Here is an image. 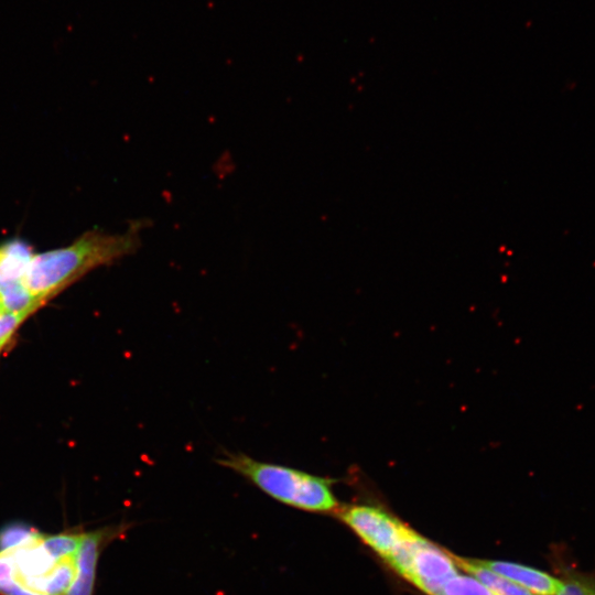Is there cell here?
Returning <instances> with one entry per match:
<instances>
[{"label":"cell","mask_w":595,"mask_h":595,"mask_svg":"<svg viewBox=\"0 0 595 595\" xmlns=\"http://www.w3.org/2000/svg\"><path fill=\"white\" fill-rule=\"evenodd\" d=\"M1 350V349H0Z\"/></svg>","instance_id":"cell-16"},{"label":"cell","mask_w":595,"mask_h":595,"mask_svg":"<svg viewBox=\"0 0 595 595\" xmlns=\"http://www.w3.org/2000/svg\"><path fill=\"white\" fill-rule=\"evenodd\" d=\"M28 315L25 313H0V349Z\"/></svg>","instance_id":"cell-12"},{"label":"cell","mask_w":595,"mask_h":595,"mask_svg":"<svg viewBox=\"0 0 595 595\" xmlns=\"http://www.w3.org/2000/svg\"><path fill=\"white\" fill-rule=\"evenodd\" d=\"M141 224L125 232L90 230L71 245L34 253L23 283L43 303L90 270L133 253L141 245Z\"/></svg>","instance_id":"cell-1"},{"label":"cell","mask_w":595,"mask_h":595,"mask_svg":"<svg viewBox=\"0 0 595 595\" xmlns=\"http://www.w3.org/2000/svg\"><path fill=\"white\" fill-rule=\"evenodd\" d=\"M589 589L576 581L564 582L556 595H588Z\"/></svg>","instance_id":"cell-13"},{"label":"cell","mask_w":595,"mask_h":595,"mask_svg":"<svg viewBox=\"0 0 595 595\" xmlns=\"http://www.w3.org/2000/svg\"><path fill=\"white\" fill-rule=\"evenodd\" d=\"M4 312L3 309H2V305H1V301H0V313Z\"/></svg>","instance_id":"cell-14"},{"label":"cell","mask_w":595,"mask_h":595,"mask_svg":"<svg viewBox=\"0 0 595 595\" xmlns=\"http://www.w3.org/2000/svg\"><path fill=\"white\" fill-rule=\"evenodd\" d=\"M338 516L385 560L409 531L404 523L378 507L350 506Z\"/></svg>","instance_id":"cell-3"},{"label":"cell","mask_w":595,"mask_h":595,"mask_svg":"<svg viewBox=\"0 0 595 595\" xmlns=\"http://www.w3.org/2000/svg\"><path fill=\"white\" fill-rule=\"evenodd\" d=\"M437 595H495L477 578L468 575L451 577L440 588Z\"/></svg>","instance_id":"cell-10"},{"label":"cell","mask_w":595,"mask_h":595,"mask_svg":"<svg viewBox=\"0 0 595 595\" xmlns=\"http://www.w3.org/2000/svg\"><path fill=\"white\" fill-rule=\"evenodd\" d=\"M126 529L125 524L108 526L83 533L77 554L76 577L66 595H94L99 555L105 547Z\"/></svg>","instance_id":"cell-5"},{"label":"cell","mask_w":595,"mask_h":595,"mask_svg":"<svg viewBox=\"0 0 595 595\" xmlns=\"http://www.w3.org/2000/svg\"><path fill=\"white\" fill-rule=\"evenodd\" d=\"M217 462L284 505L315 512L332 511L338 506L327 478L257 461L244 453H226Z\"/></svg>","instance_id":"cell-2"},{"label":"cell","mask_w":595,"mask_h":595,"mask_svg":"<svg viewBox=\"0 0 595 595\" xmlns=\"http://www.w3.org/2000/svg\"><path fill=\"white\" fill-rule=\"evenodd\" d=\"M36 528L21 521L9 522L0 527V551L24 542L36 532Z\"/></svg>","instance_id":"cell-11"},{"label":"cell","mask_w":595,"mask_h":595,"mask_svg":"<svg viewBox=\"0 0 595 595\" xmlns=\"http://www.w3.org/2000/svg\"><path fill=\"white\" fill-rule=\"evenodd\" d=\"M34 253L31 246L13 239L0 246V286L23 281Z\"/></svg>","instance_id":"cell-7"},{"label":"cell","mask_w":595,"mask_h":595,"mask_svg":"<svg viewBox=\"0 0 595 595\" xmlns=\"http://www.w3.org/2000/svg\"><path fill=\"white\" fill-rule=\"evenodd\" d=\"M453 560L457 565L488 587L495 595H534L520 585L482 565L477 560H464L456 556Z\"/></svg>","instance_id":"cell-8"},{"label":"cell","mask_w":595,"mask_h":595,"mask_svg":"<svg viewBox=\"0 0 595 595\" xmlns=\"http://www.w3.org/2000/svg\"><path fill=\"white\" fill-rule=\"evenodd\" d=\"M457 573L454 560L423 539L403 576L429 595H437L442 585Z\"/></svg>","instance_id":"cell-4"},{"label":"cell","mask_w":595,"mask_h":595,"mask_svg":"<svg viewBox=\"0 0 595 595\" xmlns=\"http://www.w3.org/2000/svg\"><path fill=\"white\" fill-rule=\"evenodd\" d=\"M588 595H595V592H591V591H589V594H588Z\"/></svg>","instance_id":"cell-15"},{"label":"cell","mask_w":595,"mask_h":595,"mask_svg":"<svg viewBox=\"0 0 595 595\" xmlns=\"http://www.w3.org/2000/svg\"><path fill=\"white\" fill-rule=\"evenodd\" d=\"M0 301L3 311L9 313L30 314L43 304L29 291L23 281L0 286Z\"/></svg>","instance_id":"cell-9"},{"label":"cell","mask_w":595,"mask_h":595,"mask_svg":"<svg viewBox=\"0 0 595 595\" xmlns=\"http://www.w3.org/2000/svg\"><path fill=\"white\" fill-rule=\"evenodd\" d=\"M477 562L534 595H556L563 585L561 580L522 564L505 561L477 560Z\"/></svg>","instance_id":"cell-6"}]
</instances>
